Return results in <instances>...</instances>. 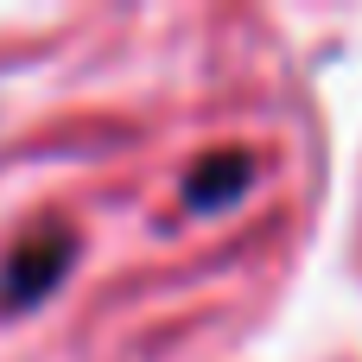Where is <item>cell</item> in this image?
I'll list each match as a JSON object with an SVG mask.
<instances>
[{"label":"cell","mask_w":362,"mask_h":362,"mask_svg":"<svg viewBox=\"0 0 362 362\" xmlns=\"http://www.w3.org/2000/svg\"><path fill=\"white\" fill-rule=\"evenodd\" d=\"M70 261H76V235H70L64 223L32 229V235L6 255V274H0V312H25V305H38V299L70 274Z\"/></svg>","instance_id":"1"},{"label":"cell","mask_w":362,"mask_h":362,"mask_svg":"<svg viewBox=\"0 0 362 362\" xmlns=\"http://www.w3.org/2000/svg\"><path fill=\"white\" fill-rule=\"evenodd\" d=\"M248 185H255V159H248L242 146H229V153H210V159L185 178V204H191V210H223V204H242Z\"/></svg>","instance_id":"2"}]
</instances>
